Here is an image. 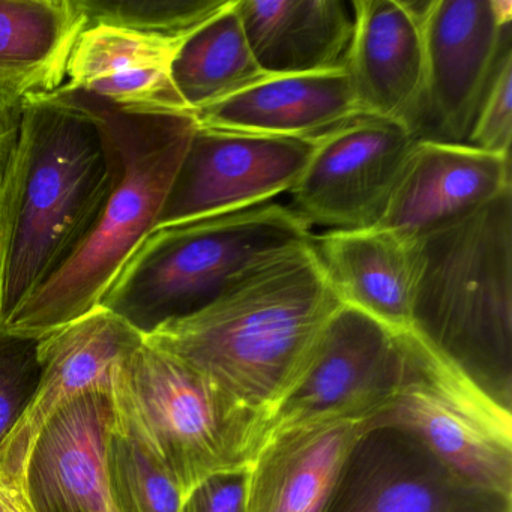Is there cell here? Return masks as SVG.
I'll list each match as a JSON object with an SVG mask.
<instances>
[{
  "label": "cell",
  "instance_id": "obj_1",
  "mask_svg": "<svg viewBox=\"0 0 512 512\" xmlns=\"http://www.w3.org/2000/svg\"><path fill=\"white\" fill-rule=\"evenodd\" d=\"M340 305L311 242L143 338L211 389L250 466L269 418L301 379Z\"/></svg>",
  "mask_w": 512,
  "mask_h": 512
},
{
  "label": "cell",
  "instance_id": "obj_2",
  "mask_svg": "<svg viewBox=\"0 0 512 512\" xmlns=\"http://www.w3.org/2000/svg\"><path fill=\"white\" fill-rule=\"evenodd\" d=\"M115 176L112 140L82 94L23 101L0 176V334L91 235Z\"/></svg>",
  "mask_w": 512,
  "mask_h": 512
},
{
  "label": "cell",
  "instance_id": "obj_3",
  "mask_svg": "<svg viewBox=\"0 0 512 512\" xmlns=\"http://www.w3.org/2000/svg\"><path fill=\"white\" fill-rule=\"evenodd\" d=\"M406 245L413 334L512 410V188Z\"/></svg>",
  "mask_w": 512,
  "mask_h": 512
},
{
  "label": "cell",
  "instance_id": "obj_4",
  "mask_svg": "<svg viewBox=\"0 0 512 512\" xmlns=\"http://www.w3.org/2000/svg\"><path fill=\"white\" fill-rule=\"evenodd\" d=\"M83 97L112 140L115 184L91 235L11 314L2 329L10 337L43 340L101 305L133 251L157 226L197 130L194 115H127Z\"/></svg>",
  "mask_w": 512,
  "mask_h": 512
},
{
  "label": "cell",
  "instance_id": "obj_5",
  "mask_svg": "<svg viewBox=\"0 0 512 512\" xmlns=\"http://www.w3.org/2000/svg\"><path fill=\"white\" fill-rule=\"evenodd\" d=\"M310 227L292 208L272 203L152 230L101 305L149 334L211 304L266 263L311 244Z\"/></svg>",
  "mask_w": 512,
  "mask_h": 512
},
{
  "label": "cell",
  "instance_id": "obj_6",
  "mask_svg": "<svg viewBox=\"0 0 512 512\" xmlns=\"http://www.w3.org/2000/svg\"><path fill=\"white\" fill-rule=\"evenodd\" d=\"M401 347L400 386L370 424L409 431L464 481L512 499V410L412 331Z\"/></svg>",
  "mask_w": 512,
  "mask_h": 512
},
{
  "label": "cell",
  "instance_id": "obj_7",
  "mask_svg": "<svg viewBox=\"0 0 512 512\" xmlns=\"http://www.w3.org/2000/svg\"><path fill=\"white\" fill-rule=\"evenodd\" d=\"M112 395L116 430L142 443L184 496L215 473L248 467L211 389L145 338L116 367Z\"/></svg>",
  "mask_w": 512,
  "mask_h": 512
},
{
  "label": "cell",
  "instance_id": "obj_8",
  "mask_svg": "<svg viewBox=\"0 0 512 512\" xmlns=\"http://www.w3.org/2000/svg\"><path fill=\"white\" fill-rule=\"evenodd\" d=\"M401 374V334L341 304L323 326L301 379L269 418L260 445L301 425L370 421L391 403Z\"/></svg>",
  "mask_w": 512,
  "mask_h": 512
},
{
  "label": "cell",
  "instance_id": "obj_9",
  "mask_svg": "<svg viewBox=\"0 0 512 512\" xmlns=\"http://www.w3.org/2000/svg\"><path fill=\"white\" fill-rule=\"evenodd\" d=\"M412 5L424 43L419 139L467 143L502 53L511 46L509 0H431Z\"/></svg>",
  "mask_w": 512,
  "mask_h": 512
},
{
  "label": "cell",
  "instance_id": "obj_10",
  "mask_svg": "<svg viewBox=\"0 0 512 512\" xmlns=\"http://www.w3.org/2000/svg\"><path fill=\"white\" fill-rule=\"evenodd\" d=\"M314 139L197 125L154 230L256 208L295 187Z\"/></svg>",
  "mask_w": 512,
  "mask_h": 512
},
{
  "label": "cell",
  "instance_id": "obj_11",
  "mask_svg": "<svg viewBox=\"0 0 512 512\" xmlns=\"http://www.w3.org/2000/svg\"><path fill=\"white\" fill-rule=\"evenodd\" d=\"M416 140L403 125L364 115L326 131L289 191L293 211L329 230L376 227Z\"/></svg>",
  "mask_w": 512,
  "mask_h": 512
},
{
  "label": "cell",
  "instance_id": "obj_12",
  "mask_svg": "<svg viewBox=\"0 0 512 512\" xmlns=\"http://www.w3.org/2000/svg\"><path fill=\"white\" fill-rule=\"evenodd\" d=\"M323 512H512V499L464 481L409 431L368 421Z\"/></svg>",
  "mask_w": 512,
  "mask_h": 512
},
{
  "label": "cell",
  "instance_id": "obj_13",
  "mask_svg": "<svg viewBox=\"0 0 512 512\" xmlns=\"http://www.w3.org/2000/svg\"><path fill=\"white\" fill-rule=\"evenodd\" d=\"M115 422L112 386L89 389L59 407L32 440L11 485L22 508L115 512L106 476V448Z\"/></svg>",
  "mask_w": 512,
  "mask_h": 512
},
{
  "label": "cell",
  "instance_id": "obj_14",
  "mask_svg": "<svg viewBox=\"0 0 512 512\" xmlns=\"http://www.w3.org/2000/svg\"><path fill=\"white\" fill-rule=\"evenodd\" d=\"M142 343V332L103 305L38 341L40 382L0 445V481L11 487L32 440L50 416L82 392L112 386L119 362Z\"/></svg>",
  "mask_w": 512,
  "mask_h": 512
},
{
  "label": "cell",
  "instance_id": "obj_15",
  "mask_svg": "<svg viewBox=\"0 0 512 512\" xmlns=\"http://www.w3.org/2000/svg\"><path fill=\"white\" fill-rule=\"evenodd\" d=\"M346 68L359 115L403 125L419 139L425 58L410 2L355 0Z\"/></svg>",
  "mask_w": 512,
  "mask_h": 512
},
{
  "label": "cell",
  "instance_id": "obj_16",
  "mask_svg": "<svg viewBox=\"0 0 512 512\" xmlns=\"http://www.w3.org/2000/svg\"><path fill=\"white\" fill-rule=\"evenodd\" d=\"M190 35L88 26L74 46L59 91L97 98L127 115H194L173 82V62Z\"/></svg>",
  "mask_w": 512,
  "mask_h": 512
},
{
  "label": "cell",
  "instance_id": "obj_17",
  "mask_svg": "<svg viewBox=\"0 0 512 512\" xmlns=\"http://www.w3.org/2000/svg\"><path fill=\"white\" fill-rule=\"evenodd\" d=\"M512 188L511 157L467 143L418 139L376 227L407 241Z\"/></svg>",
  "mask_w": 512,
  "mask_h": 512
},
{
  "label": "cell",
  "instance_id": "obj_18",
  "mask_svg": "<svg viewBox=\"0 0 512 512\" xmlns=\"http://www.w3.org/2000/svg\"><path fill=\"white\" fill-rule=\"evenodd\" d=\"M368 421L301 425L268 437L248 466L245 512H323Z\"/></svg>",
  "mask_w": 512,
  "mask_h": 512
},
{
  "label": "cell",
  "instance_id": "obj_19",
  "mask_svg": "<svg viewBox=\"0 0 512 512\" xmlns=\"http://www.w3.org/2000/svg\"><path fill=\"white\" fill-rule=\"evenodd\" d=\"M346 68L269 76L196 113L197 125L314 139L358 116Z\"/></svg>",
  "mask_w": 512,
  "mask_h": 512
},
{
  "label": "cell",
  "instance_id": "obj_20",
  "mask_svg": "<svg viewBox=\"0 0 512 512\" xmlns=\"http://www.w3.org/2000/svg\"><path fill=\"white\" fill-rule=\"evenodd\" d=\"M251 52L268 76L346 65L353 20L340 0H236Z\"/></svg>",
  "mask_w": 512,
  "mask_h": 512
},
{
  "label": "cell",
  "instance_id": "obj_21",
  "mask_svg": "<svg viewBox=\"0 0 512 512\" xmlns=\"http://www.w3.org/2000/svg\"><path fill=\"white\" fill-rule=\"evenodd\" d=\"M313 248L341 304L395 334L412 331L406 241L379 227L328 230L314 236Z\"/></svg>",
  "mask_w": 512,
  "mask_h": 512
},
{
  "label": "cell",
  "instance_id": "obj_22",
  "mask_svg": "<svg viewBox=\"0 0 512 512\" xmlns=\"http://www.w3.org/2000/svg\"><path fill=\"white\" fill-rule=\"evenodd\" d=\"M88 25L80 0H0V95L23 103L58 92Z\"/></svg>",
  "mask_w": 512,
  "mask_h": 512
},
{
  "label": "cell",
  "instance_id": "obj_23",
  "mask_svg": "<svg viewBox=\"0 0 512 512\" xmlns=\"http://www.w3.org/2000/svg\"><path fill=\"white\" fill-rule=\"evenodd\" d=\"M266 77L245 37L236 0L194 31L173 62V82L194 115Z\"/></svg>",
  "mask_w": 512,
  "mask_h": 512
},
{
  "label": "cell",
  "instance_id": "obj_24",
  "mask_svg": "<svg viewBox=\"0 0 512 512\" xmlns=\"http://www.w3.org/2000/svg\"><path fill=\"white\" fill-rule=\"evenodd\" d=\"M106 476L115 512H179L184 494L157 458L134 437L113 428Z\"/></svg>",
  "mask_w": 512,
  "mask_h": 512
},
{
  "label": "cell",
  "instance_id": "obj_25",
  "mask_svg": "<svg viewBox=\"0 0 512 512\" xmlns=\"http://www.w3.org/2000/svg\"><path fill=\"white\" fill-rule=\"evenodd\" d=\"M88 26L110 25L146 34H193L229 0H80Z\"/></svg>",
  "mask_w": 512,
  "mask_h": 512
},
{
  "label": "cell",
  "instance_id": "obj_26",
  "mask_svg": "<svg viewBox=\"0 0 512 512\" xmlns=\"http://www.w3.org/2000/svg\"><path fill=\"white\" fill-rule=\"evenodd\" d=\"M38 341L0 334V445L22 418L38 388Z\"/></svg>",
  "mask_w": 512,
  "mask_h": 512
},
{
  "label": "cell",
  "instance_id": "obj_27",
  "mask_svg": "<svg viewBox=\"0 0 512 512\" xmlns=\"http://www.w3.org/2000/svg\"><path fill=\"white\" fill-rule=\"evenodd\" d=\"M512 47L500 56L493 79L482 98L467 145L511 157Z\"/></svg>",
  "mask_w": 512,
  "mask_h": 512
},
{
  "label": "cell",
  "instance_id": "obj_28",
  "mask_svg": "<svg viewBox=\"0 0 512 512\" xmlns=\"http://www.w3.org/2000/svg\"><path fill=\"white\" fill-rule=\"evenodd\" d=\"M248 467L224 470L191 488L179 512H245Z\"/></svg>",
  "mask_w": 512,
  "mask_h": 512
},
{
  "label": "cell",
  "instance_id": "obj_29",
  "mask_svg": "<svg viewBox=\"0 0 512 512\" xmlns=\"http://www.w3.org/2000/svg\"><path fill=\"white\" fill-rule=\"evenodd\" d=\"M22 104L0 95V176L4 172L5 164H7L11 148L16 140Z\"/></svg>",
  "mask_w": 512,
  "mask_h": 512
},
{
  "label": "cell",
  "instance_id": "obj_30",
  "mask_svg": "<svg viewBox=\"0 0 512 512\" xmlns=\"http://www.w3.org/2000/svg\"><path fill=\"white\" fill-rule=\"evenodd\" d=\"M0 512H25L16 499L13 488L0 481Z\"/></svg>",
  "mask_w": 512,
  "mask_h": 512
},
{
  "label": "cell",
  "instance_id": "obj_31",
  "mask_svg": "<svg viewBox=\"0 0 512 512\" xmlns=\"http://www.w3.org/2000/svg\"><path fill=\"white\" fill-rule=\"evenodd\" d=\"M16 499H17V497H16ZM25 512H26V511H25Z\"/></svg>",
  "mask_w": 512,
  "mask_h": 512
}]
</instances>
